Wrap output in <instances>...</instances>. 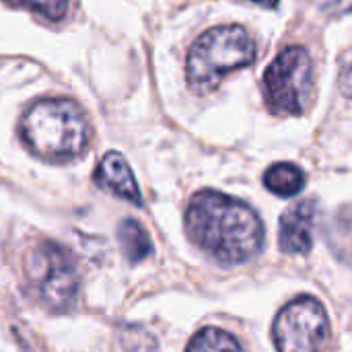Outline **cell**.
<instances>
[{"instance_id": "11", "label": "cell", "mask_w": 352, "mask_h": 352, "mask_svg": "<svg viewBox=\"0 0 352 352\" xmlns=\"http://www.w3.org/2000/svg\"><path fill=\"white\" fill-rule=\"evenodd\" d=\"M186 352H243V349L229 332L221 328H204L190 340Z\"/></svg>"}, {"instance_id": "15", "label": "cell", "mask_w": 352, "mask_h": 352, "mask_svg": "<svg viewBox=\"0 0 352 352\" xmlns=\"http://www.w3.org/2000/svg\"><path fill=\"white\" fill-rule=\"evenodd\" d=\"M250 2H256V4L266 6V8H276L278 6V0H250Z\"/></svg>"}, {"instance_id": "12", "label": "cell", "mask_w": 352, "mask_h": 352, "mask_svg": "<svg viewBox=\"0 0 352 352\" xmlns=\"http://www.w3.org/2000/svg\"><path fill=\"white\" fill-rule=\"evenodd\" d=\"M6 2L12 6L33 10L39 16L50 19V21H60L68 12V0H6Z\"/></svg>"}, {"instance_id": "8", "label": "cell", "mask_w": 352, "mask_h": 352, "mask_svg": "<svg viewBox=\"0 0 352 352\" xmlns=\"http://www.w3.org/2000/svg\"><path fill=\"white\" fill-rule=\"evenodd\" d=\"M95 182L103 190H107L109 194H113L118 198H124L136 206L142 204V196H140L138 184L132 175V169L120 153H107L101 159V163L95 171Z\"/></svg>"}, {"instance_id": "4", "label": "cell", "mask_w": 352, "mask_h": 352, "mask_svg": "<svg viewBox=\"0 0 352 352\" xmlns=\"http://www.w3.org/2000/svg\"><path fill=\"white\" fill-rule=\"evenodd\" d=\"M25 278L35 301L54 314L70 309L76 301L80 278L66 248L56 241L37 243L25 260Z\"/></svg>"}, {"instance_id": "6", "label": "cell", "mask_w": 352, "mask_h": 352, "mask_svg": "<svg viewBox=\"0 0 352 352\" xmlns=\"http://www.w3.org/2000/svg\"><path fill=\"white\" fill-rule=\"evenodd\" d=\"M330 334L324 305L314 297H297L285 305L272 328L278 352H320Z\"/></svg>"}, {"instance_id": "3", "label": "cell", "mask_w": 352, "mask_h": 352, "mask_svg": "<svg viewBox=\"0 0 352 352\" xmlns=\"http://www.w3.org/2000/svg\"><path fill=\"white\" fill-rule=\"evenodd\" d=\"M256 41L241 25H221L202 33L190 47L186 78L194 93H212L227 74L256 60Z\"/></svg>"}, {"instance_id": "7", "label": "cell", "mask_w": 352, "mask_h": 352, "mask_svg": "<svg viewBox=\"0 0 352 352\" xmlns=\"http://www.w3.org/2000/svg\"><path fill=\"white\" fill-rule=\"evenodd\" d=\"M318 202L316 200H301L293 204L280 217V233L278 243L285 254L291 256H305L314 245V231L318 225Z\"/></svg>"}, {"instance_id": "14", "label": "cell", "mask_w": 352, "mask_h": 352, "mask_svg": "<svg viewBox=\"0 0 352 352\" xmlns=\"http://www.w3.org/2000/svg\"><path fill=\"white\" fill-rule=\"evenodd\" d=\"M340 91L346 95V97H352V62H349L340 74Z\"/></svg>"}, {"instance_id": "5", "label": "cell", "mask_w": 352, "mask_h": 352, "mask_svg": "<svg viewBox=\"0 0 352 352\" xmlns=\"http://www.w3.org/2000/svg\"><path fill=\"white\" fill-rule=\"evenodd\" d=\"M314 91V62L305 47L283 50L264 72L268 109L276 116H301Z\"/></svg>"}, {"instance_id": "13", "label": "cell", "mask_w": 352, "mask_h": 352, "mask_svg": "<svg viewBox=\"0 0 352 352\" xmlns=\"http://www.w3.org/2000/svg\"><path fill=\"white\" fill-rule=\"evenodd\" d=\"M318 8L332 16H342L352 12V0H316Z\"/></svg>"}, {"instance_id": "10", "label": "cell", "mask_w": 352, "mask_h": 352, "mask_svg": "<svg viewBox=\"0 0 352 352\" xmlns=\"http://www.w3.org/2000/svg\"><path fill=\"white\" fill-rule=\"evenodd\" d=\"M118 237L124 256L130 262H142L153 254V243L144 227L134 219H124L118 227Z\"/></svg>"}, {"instance_id": "2", "label": "cell", "mask_w": 352, "mask_h": 352, "mask_svg": "<svg viewBox=\"0 0 352 352\" xmlns=\"http://www.w3.org/2000/svg\"><path fill=\"white\" fill-rule=\"evenodd\" d=\"M23 142L43 161L66 163L78 159L89 144V124L72 99L35 101L21 120Z\"/></svg>"}, {"instance_id": "9", "label": "cell", "mask_w": 352, "mask_h": 352, "mask_svg": "<svg viewBox=\"0 0 352 352\" xmlns=\"http://www.w3.org/2000/svg\"><path fill=\"white\" fill-rule=\"evenodd\" d=\"M264 186L283 198L297 196L305 186V173L293 163H276L264 175Z\"/></svg>"}, {"instance_id": "1", "label": "cell", "mask_w": 352, "mask_h": 352, "mask_svg": "<svg viewBox=\"0 0 352 352\" xmlns=\"http://www.w3.org/2000/svg\"><path fill=\"white\" fill-rule=\"evenodd\" d=\"M186 231L202 252L227 266L248 262L264 245V225L256 210L214 190H202L190 200Z\"/></svg>"}]
</instances>
